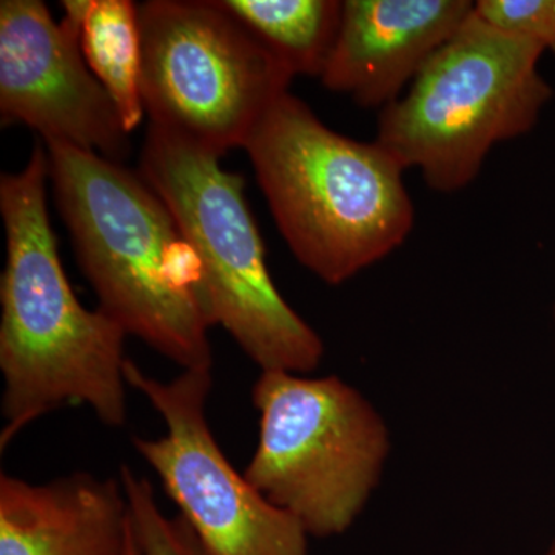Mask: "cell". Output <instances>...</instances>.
<instances>
[{
	"label": "cell",
	"instance_id": "obj_12",
	"mask_svg": "<svg viewBox=\"0 0 555 555\" xmlns=\"http://www.w3.org/2000/svg\"><path fill=\"white\" fill-rule=\"evenodd\" d=\"M254 33L294 76L320 78L337 39L338 0H218Z\"/></svg>",
	"mask_w": 555,
	"mask_h": 555
},
{
	"label": "cell",
	"instance_id": "obj_6",
	"mask_svg": "<svg viewBox=\"0 0 555 555\" xmlns=\"http://www.w3.org/2000/svg\"><path fill=\"white\" fill-rule=\"evenodd\" d=\"M251 401L259 438L244 476L309 535L343 534L389 455L382 415L341 378L286 371H261Z\"/></svg>",
	"mask_w": 555,
	"mask_h": 555
},
{
	"label": "cell",
	"instance_id": "obj_10",
	"mask_svg": "<svg viewBox=\"0 0 555 555\" xmlns=\"http://www.w3.org/2000/svg\"><path fill=\"white\" fill-rule=\"evenodd\" d=\"M470 0H345L334 49L320 80L358 107L403 96L474 13Z\"/></svg>",
	"mask_w": 555,
	"mask_h": 555
},
{
	"label": "cell",
	"instance_id": "obj_11",
	"mask_svg": "<svg viewBox=\"0 0 555 555\" xmlns=\"http://www.w3.org/2000/svg\"><path fill=\"white\" fill-rule=\"evenodd\" d=\"M129 532L119 478L75 473L36 485L0 476V555H124Z\"/></svg>",
	"mask_w": 555,
	"mask_h": 555
},
{
	"label": "cell",
	"instance_id": "obj_4",
	"mask_svg": "<svg viewBox=\"0 0 555 555\" xmlns=\"http://www.w3.org/2000/svg\"><path fill=\"white\" fill-rule=\"evenodd\" d=\"M219 159L149 124L138 171L169 207L199 259L214 326L224 327L261 371L309 374L323 360V339L278 291L244 178Z\"/></svg>",
	"mask_w": 555,
	"mask_h": 555
},
{
	"label": "cell",
	"instance_id": "obj_13",
	"mask_svg": "<svg viewBox=\"0 0 555 555\" xmlns=\"http://www.w3.org/2000/svg\"><path fill=\"white\" fill-rule=\"evenodd\" d=\"M80 49L115 102L127 133L144 119L139 91L141 39L138 5L130 0H83Z\"/></svg>",
	"mask_w": 555,
	"mask_h": 555
},
{
	"label": "cell",
	"instance_id": "obj_15",
	"mask_svg": "<svg viewBox=\"0 0 555 555\" xmlns=\"http://www.w3.org/2000/svg\"><path fill=\"white\" fill-rule=\"evenodd\" d=\"M476 14L492 27L555 54V0H477Z\"/></svg>",
	"mask_w": 555,
	"mask_h": 555
},
{
	"label": "cell",
	"instance_id": "obj_9",
	"mask_svg": "<svg viewBox=\"0 0 555 555\" xmlns=\"http://www.w3.org/2000/svg\"><path fill=\"white\" fill-rule=\"evenodd\" d=\"M56 22L39 0L0 2V118L24 124L46 144L69 145L124 163L130 155L115 102L80 49V13L62 5Z\"/></svg>",
	"mask_w": 555,
	"mask_h": 555
},
{
	"label": "cell",
	"instance_id": "obj_1",
	"mask_svg": "<svg viewBox=\"0 0 555 555\" xmlns=\"http://www.w3.org/2000/svg\"><path fill=\"white\" fill-rule=\"evenodd\" d=\"M49 155L0 178L7 258L0 281V449L40 416L86 404L108 427L127 420V334L100 309L80 305L62 266L47 206Z\"/></svg>",
	"mask_w": 555,
	"mask_h": 555
},
{
	"label": "cell",
	"instance_id": "obj_5",
	"mask_svg": "<svg viewBox=\"0 0 555 555\" xmlns=\"http://www.w3.org/2000/svg\"><path fill=\"white\" fill-rule=\"evenodd\" d=\"M545 50L474 13L400 100L378 115L377 141L437 193L469 188L495 145L534 129L554 91Z\"/></svg>",
	"mask_w": 555,
	"mask_h": 555
},
{
	"label": "cell",
	"instance_id": "obj_7",
	"mask_svg": "<svg viewBox=\"0 0 555 555\" xmlns=\"http://www.w3.org/2000/svg\"><path fill=\"white\" fill-rule=\"evenodd\" d=\"M139 91L149 124L224 156L294 73L218 0L139 3Z\"/></svg>",
	"mask_w": 555,
	"mask_h": 555
},
{
	"label": "cell",
	"instance_id": "obj_2",
	"mask_svg": "<svg viewBox=\"0 0 555 555\" xmlns=\"http://www.w3.org/2000/svg\"><path fill=\"white\" fill-rule=\"evenodd\" d=\"M50 182L101 312L182 367L211 369L199 259L139 171L64 144H46Z\"/></svg>",
	"mask_w": 555,
	"mask_h": 555
},
{
	"label": "cell",
	"instance_id": "obj_3",
	"mask_svg": "<svg viewBox=\"0 0 555 555\" xmlns=\"http://www.w3.org/2000/svg\"><path fill=\"white\" fill-rule=\"evenodd\" d=\"M278 230L302 268L339 286L403 246L415 206L400 160L328 129L284 93L244 145Z\"/></svg>",
	"mask_w": 555,
	"mask_h": 555
},
{
	"label": "cell",
	"instance_id": "obj_16",
	"mask_svg": "<svg viewBox=\"0 0 555 555\" xmlns=\"http://www.w3.org/2000/svg\"><path fill=\"white\" fill-rule=\"evenodd\" d=\"M124 555H145L144 551H142L141 545H139L137 534H134L133 531V526H131V520L129 540H127L126 554Z\"/></svg>",
	"mask_w": 555,
	"mask_h": 555
},
{
	"label": "cell",
	"instance_id": "obj_17",
	"mask_svg": "<svg viewBox=\"0 0 555 555\" xmlns=\"http://www.w3.org/2000/svg\"><path fill=\"white\" fill-rule=\"evenodd\" d=\"M545 555H555V542L553 543V546L550 547V551Z\"/></svg>",
	"mask_w": 555,
	"mask_h": 555
},
{
	"label": "cell",
	"instance_id": "obj_18",
	"mask_svg": "<svg viewBox=\"0 0 555 555\" xmlns=\"http://www.w3.org/2000/svg\"><path fill=\"white\" fill-rule=\"evenodd\" d=\"M554 315H555V310H554Z\"/></svg>",
	"mask_w": 555,
	"mask_h": 555
},
{
	"label": "cell",
	"instance_id": "obj_8",
	"mask_svg": "<svg viewBox=\"0 0 555 555\" xmlns=\"http://www.w3.org/2000/svg\"><path fill=\"white\" fill-rule=\"evenodd\" d=\"M127 386L147 398L166 434L133 437L206 555H309L308 532L229 462L207 418L211 369L163 379L126 361Z\"/></svg>",
	"mask_w": 555,
	"mask_h": 555
},
{
	"label": "cell",
	"instance_id": "obj_14",
	"mask_svg": "<svg viewBox=\"0 0 555 555\" xmlns=\"http://www.w3.org/2000/svg\"><path fill=\"white\" fill-rule=\"evenodd\" d=\"M119 480L129 500L131 526L145 555H206L184 518L167 517L160 511L147 478L124 465Z\"/></svg>",
	"mask_w": 555,
	"mask_h": 555
}]
</instances>
